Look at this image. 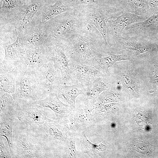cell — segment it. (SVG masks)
Masks as SVG:
<instances>
[{"label":"cell","mask_w":158,"mask_h":158,"mask_svg":"<svg viewBox=\"0 0 158 158\" xmlns=\"http://www.w3.org/2000/svg\"><path fill=\"white\" fill-rule=\"evenodd\" d=\"M63 43L69 62L96 68L98 60L101 58L102 46L105 45L99 31L88 23Z\"/></svg>","instance_id":"1"},{"label":"cell","mask_w":158,"mask_h":158,"mask_svg":"<svg viewBox=\"0 0 158 158\" xmlns=\"http://www.w3.org/2000/svg\"><path fill=\"white\" fill-rule=\"evenodd\" d=\"M17 37L16 41L9 44H4L5 55L0 63V73L9 72L18 68L20 62L22 49Z\"/></svg>","instance_id":"15"},{"label":"cell","mask_w":158,"mask_h":158,"mask_svg":"<svg viewBox=\"0 0 158 158\" xmlns=\"http://www.w3.org/2000/svg\"><path fill=\"white\" fill-rule=\"evenodd\" d=\"M17 105L16 116L21 122L39 126L49 119L44 108L34 102Z\"/></svg>","instance_id":"11"},{"label":"cell","mask_w":158,"mask_h":158,"mask_svg":"<svg viewBox=\"0 0 158 158\" xmlns=\"http://www.w3.org/2000/svg\"><path fill=\"white\" fill-rule=\"evenodd\" d=\"M48 50L50 60L53 62L60 71L62 82L67 85L73 83L69 61L65 53L63 42L56 41L52 44Z\"/></svg>","instance_id":"10"},{"label":"cell","mask_w":158,"mask_h":158,"mask_svg":"<svg viewBox=\"0 0 158 158\" xmlns=\"http://www.w3.org/2000/svg\"><path fill=\"white\" fill-rule=\"evenodd\" d=\"M148 5L152 15H158V0H149Z\"/></svg>","instance_id":"30"},{"label":"cell","mask_w":158,"mask_h":158,"mask_svg":"<svg viewBox=\"0 0 158 158\" xmlns=\"http://www.w3.org/2000/svg\"><path fill=\"white\" fill-rule=\"evenodd\" d=\"M96 0H70L72 4H87L95 3Z\"/></svg>","instance_id":"32"},{"label":"cell","mask_w":158,"mask_h":158,"mask_svg":"<svg viewBox=\"0 0 158 158\" xmlns=\"http://www.w3.org/2000/svg\"><path fill=\"white\" fill-rule=\"evenodd\" d=\"M78 11L87 23L93 25L99 31L103 37L107 49L109 46L106 35L107 24L109 20L115 19L122 13L121 5L114 7L102 6L94 9Z\"/></svg>","instance_id":"5"},{"label":"cell","mask_w":158,"mask_h":158,"mask_svg":"<svg viewBox=\"0 0 158 158\" xmlns=\"http://www.w3.org/2000/svg\"><path fill=\"white\" fill-rule=\"evenodd\" d=\"M37 129L52 154L58 146L64 152L65 143L70 129L66 120H53L49 118Z\"/></svg>","instance_id":"4"},{"label":"cell","mask_w":158,"mask_h":158,"mask_svg":"<svg viewBox=\"0 0 158 158\" xmlns=\"http://www.w3.org/2000/svg\"><path fill=\"white\" fill-rule=\"evenodd\" d=\"M42 34L38 31H33L28 37L25 44L24 48L40 47L41 45L40 43L42 38Z\"/></svg>","instance_id":"26"},{"label":"cell","mask_w":158,"mask_h":158,"mask_svg":"<svg viewBox=\"0 0 158 158\" xmlns=\"http://www.w3.org/2000/svg\"><path fill=\"white\" fill-rule=\"evenodd\" d=\"M122 36L156 42L158 39V15H152L144 21L128 26Z\"/></svg>","instance_id":"7"},{"label":"cell","mask_w":158,"mask_h":158,"mask_svg":"<svg viewBox=\"0 0 158 158\" xmlns=\"http://www.w3.org/2000/svg\"><path fill=\"white\" fill-rule=\"evenodd\" d=\"M69 63L74 85H78L85 90L95 79L100 77L99 71L94 66Z\"/></svg>","instance_id":"13"},{"label":"cell","mask_w":158,"mask_h":158,"mask_svg":"<svg viewBox=\"0 0 158 158\" xmlns=\"http://www.w3.org/2000/svg\"><path fill=\"white\" fill-rule=\"evenodd\" d=\"M121 78L122 84L125 87L130 89L134 91L137 90V85L131 76L127 75L122 74Z\"/></svg>","instance_id":"29"},{"label":"cell","mask_w":158,"mask_h":158,"mask_svg":"<svg viewBox=\"0 0 158 158\" xmlns=\"http://www.w3.org/2000/svg\"><path fill=\"white\" fill-rule=\"evenodd\" d=\"M0 113H16L17 105L12 94L0 91Z\"/></svg>","instance_id":"23"},{"label":"cell","mask_w":158,"mask_h":158,"mask_svg":"<svg viewBox=\"0 0 158 158\" xmlns=\"http://www.w3.org/2000/svg\"><path fill=\"white\" fill-rule=\"evenodd\" d=\"M16 4L13 0H3L1 9L3 10H8L14 8Z\"/></svg>","instance_id":"31"},{"label":"cell","mask_w":158,"mask_h":158,"mask_svg":"<svg viewBox=\"0 0 158 158\" xmlns=\"http://www.w3.org/2000/svg\"><path fill=\"white\" fill-rule=\"evenodd\" d=\"M0 158H13L6 138L0 137Z\"/></svg>","instance_id":"28"},{"label":"cell","mask_w":158,"mask_h":158,"mask_svg":"<svg viewBox=\"0 0 158 158\" xmlns=\"http://www.w3.org/2000/svg\"><path fill=\"white\" fill-rule=\"evenodd\" d=\"M76 133L70 130L65 143V157L77 158L76 148Z\"/></svg>","instance_id":"25"},{"label":"cell","mask_w":158,"mask_h":158,"mask_svg":"<svg viewBox=\"0 0 158 158\" xmlns=\"http://www.w3.org/2000/svg\"><path fill=\"white\" fill-rule=\"evenodd\" d=\"M18 120L16 113H0V135L6 139L13 158H14L12 150L13 130Z\"/></svg>","instance_id":"18"},{"label":"cell","mask_w":158,"mask_h":158,"mask_svg":"<svg viewBox=\"0 0 158 158\" xmlns=\"http://www.w3.org/2000/svg\"><path fill=\"white\" fill-rule=\"evenodd\" d=\"M108 56H107L101 58L98 60L96 68L99 71L101 68L107 72L108 68L116 62L121 61L128 60L130 59V56L125 53L116 55L108 52Z\"/></svg>","instance_id":"22"},{"label":"cell","mask_w":158,"mask_h":158,"mask_svg":"<svg viewBox=\"0 0 158 158\" xmlns=\"http://www.w3.org/2000/svg\"><path fill=\"white\" fill-rule=\"evenodd\" d=\"M147 0L149 1V0Z\"/></svg>","instance_id":"35"},{"label":"cell","mask_w":158,"mask_h":158,"mask_svg":"<svg viewBox=\"0 0 158 158\" xmlns=\"http://www.w3.org/2000/svg\"><path fill=\"white\" fill-rule=\"evenodd\" d=\"M96 107L94 100L85 99L81 103L75 105V108L66 119L70 130L75 133L84 131L96 124L94 113Z\"/></svg>","instance_id":"6"},{"label":"cell","mask_w":158,"mask_h":158,"mask_svg":"<svg viewBox=\"0 0 158 158\" xmlns=\"http://www.w3.org/2000/svg\"><path fill=\"white\" fill-rule=\"evenodd\" d=\"M40 87L47 97L52 92L54 86L62 80L61 73L51 60L35 72Z\"/></svg>","instance_id":"12"},{"label":"cell","mask_w":158,"mask_h":158,"mask_svg":"<svg viewBox=\"0 0 158 158\" xmlns=\"http://www.w3.org/2000/svg\"><path fill=\"white\" fill-rule=\"evenodd\" d=\"M85 91V89L78 85H69L61 81L54 86L52 92L56 94L60 99L74 109L76 98L80 95H84Z\"/></svg>","instance_id":"16"},{"label":"cell","mask_w":158,"mask_h":158,"mask_svg":"<svg viewBox=\"0 0 158 158\" xmlns=\"http://www.w3.org/2000/svg\"><path fill=\"white\" fill-rule=\"evenodd\" d=\"M34 102L44 108H47L52 110L57 120L66 121L74 109L71 106L63 103L54 92L50 93L45 98Z\"/></svg>","instance_id":"14"},{"label":"cell","mask_w":158,"mask_h":158,"mask_svg":"<svg viewBox=\"0 0 158 158\" xmlns=\"http://www.w3.org/2000/svg\"><path fill=\"white\" fill-rule=\"evenodd\" d=\"M38 8V5L36 3L32 4L27 8L25 11L21 25L22 28H24L30 23Z\"/></svg>","instance_id":"27"},{"label":"cell","mask_w":158,"mask_h":158,"mask_svg":"<svg viewBox=\"0 0 158 158\" xmlns=\"http://www.w3.org/2000/svg\"><path fill=\"white\" fill-rule=\"evenodd\" d=\"M22 49L18 68L24 72H36L49 61L48 49L42 48H24Z\"/></svg>","instance_id":"8"},{"label":"cell","mask_w":158,"mask_h":158,"mask_svg":"<svg viewBox=\"0 0 158 158\" xmlns=\"http://www.w3.org/2000/svg\"><path fill=\"white\" fill-rule=\"evenodd\" d=\"M73 9L64 5L61 1H58L42 13L40 23H44L58 15Z\"/></svg>","instance_id":"21"},{"label":"cell","mask_w":158,"mask_h":158,"mask_svg":"<svg viewBox=\"0 0 158 158\" xmlns=\"http://www.w3.org/2000/svg\"><path fill=\"white\" fill-rule=\"evenodd\" d=\"M108 87L99 77L95 79L85 92V95L86 100H94L104 91L107 90Z\"/></svg>","instance_id":"24"},{"label":"cell","mask_w":158,"mask_h":158,"mask_svg":"<svg viewBox=\"0 0 158 158\" xmlns=\"http://www.w3.org/2000/svg\"><path fill=\"white\" fill-rule=\"evenodd\" d=\"M151 81L154 83L158 82V72L151 77Z\"/></svg>","instance_id":"33"},{"label":"cell","mask_w":158,"mask_h":158,"mask_svg":"<svg viewBox=\"0 0 158 158\" xmlns=\"http://www.w3.org/2000/svg\"><path fill=\"white\" fill-rule=\"evenodd\" d=\"M146 19L134 13H122L115 19L109 20L107 24L106 31L108 45L111 42L115 43L122 36L123 31L128 26Z\"/></svg>","instance_id":"9"},{"label":"cell","mask_w":158,"mask_h":158,"mask_svg":"<svg viewBox=\"0 0 158 158\" xmlns=\"http://www.w3.org/2000/svg\"><path fill=\"white\" fill-rule=\"evenodd\" d=\"M19 71V69L17 68L9 72L0 73V91L11 94L15 92Z\"/></svg>","instance_id":"20"},{"label":"cell","mask_w":158,"mask_h":158,"mask_svg":"<svg viewBox=\"0 0 158 158\" xmlns=\"http://www.w3.org/2000/svg\"><path fill=\"white\" fill-rule=\"evenodd\" d=\"M156 45L157 47V52L158 54V39L156 42Z\"/></svg>","instance_id":"34"},{"label":"cell","mask_w":158,"mask_h":158,"mask_svg":"<svg viewBox=\"0 0 158 158\" xmlns=\"http://www.w3.org/2000/svg\"><path fill=\"white\" fill-rule=\"evenodd\" d=\"M123 13H131L147 19L152 15L147 0H120Z\"/></svg>","instance_id":"17"},{"label":"cell","mask_w":158,"mask_h":158,"mask_svg":"<svg viewBox=\"0 0 158 158\" xmlns=\"http://www.w3.org/2000/svg\"><path fill=\"white\" fill-rule=\"evenodd\" d=\"M12 150L14 158L53 157L37 126L18 120L13 128Z\"/></svg>","instance_id":"2"},{"label":"cell","mask_w":158,"mask_h":158,"mask_svg":"<svg viewBox=\"0 0 158 158\" xmlns=\"http://www.w3.org/2000/svg\"><path fill=\"white\" fill-rule=\"evenodd\" d=\"M76 133L79 136L81 151L83 154H86L90 157L97 156L99 155L100 152L106 150L107 146L103 142L96 144L90 142L87 137L85 131Z\"/></svg>","instance_id":"19"},{"label":"cell","mask_w":158,"mask_h":158,"mask_svg":"<svg viewBox=\"0 0 158 158\" xmlns=\"http://www.w3.org/2000/svg\"><path fill=\"white\" fill-rule=\"evenodd\" d=\"M12 95L18 105L34 102L46 97L40 87L35 72L20 70L15 90Z\"/></svg>","instance_id":"3"}]
</instances>
